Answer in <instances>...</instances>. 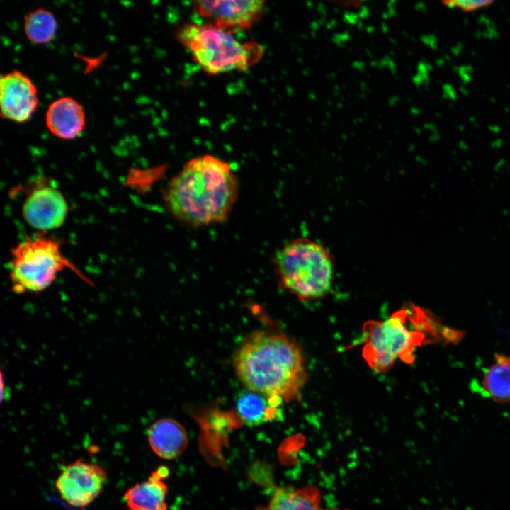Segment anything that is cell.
<instances>
[{
  "instance_id": "9c48e42d",
  "label": "cell",
  "mask_w": 510,
  "mask_h": 510,
  "mask_svg": "<svg viewBox=\"0 0 510 510\" xmlns=\"http://www.w3.org/2000/svg\"><path fill=\"white\" fill-rule=\"evenodd\" d=\"M193 4L198 16L208 24L225 30L249 28L265 8V1L260 0H203Z\"/></svg>"
},
{
  "instance_id": "2e32d148",
  "label": "cell",
  "mask_w": 510,
  "mask_h": 510,
  "mask_svg": "<svg viewBox=\"0 0 510 510\" xmlns=\"http://www.w3.org/2000/svg\"><path fill=\"white\" fill-rule=\"evenodd\" d=\"M482 388L494 402H510V356L495 353V363L484 372Z\"/></svg>"
},
{
  "instance_id": "ba28073f",
  "label": "cell",
  "mask_w": 510,
  "mask_h": 510,
  "mask_svg": "<svg viewBox=\"0 0 510 510\" xmlns=\"http://www.w3.org/2000/svg\"><path fill=\"white\" fill-rule=\"evenodd\" d=\"M38 103V89L27 74L18 69L1 74V118L15 123H25L35 113Z\"/></svg>"
},
{
  "instance_id": "52a82bcc",
  "label": "cell",
  "mask_w": 510,
  "mask_h": 510,
  "mask_svg": "<svg viewBox=\"0 0 510 510\" xmlns=\"http://www.w3.org/2000/svg\"><path fill=\"white\" fill-rule=\"evenodd\" d=\"M107 474L100 465L78 459L64 467L55 482L60 497L72 506L82 508L101 494Z\"/></svg>"
},
{
  "instance_id": "ffe728a7",
  "label": "cell",
  "mask_w": 510,
  "mask_h": 510,
  "mask_svg": "<svg viewBox=\"0 0 510 510\" xmlns=\"http://www.w3.org/2000/svg\"><path fill=\"white\" fill-rule=\"evenodd\" d=\"M443 510H448V509H443Z\"/></svg>"
},
{
  "instance_id": "3957f363",
  "label": "cell",
  "mask_w": 510,
  "mask_h": 510,
  "mask_svg": "<svg viewBox=\"0 0 510 510\" xmlns=\"http://www.w3.org/2000/svg\"><path fill=\"white\" fill-rule=\"evenodd\" d=\"M420 308L412 306L395 312L383 321H370L363 326V357L370 368L382 373L395 362L414 361V352L426 340L425 331H434L435 322L428 317L418 324L424 315Z\"/></svg>"
},
{
  "instance_id": "7c38bea8",
  "label": "cell",
  "mask_w": 510,
  "mask_h": 510,
  "mask_svg": "<svg viewBox=\"0 0 510 510\" xmlns=\"http://www.w3.org/2000/svg\"><path fill=\"white\" fill-rule=\"evenodd\" d=\"M147 438L154 453L166 460L180 456L188 444L185 428L169 418L161 419L152 424L147 431Z\"/></svg>"
},
{
  "instance_id": "e0dca14e",
  "label": "cell",
  "mask_w": 510,
  "mask_h": 510,
  "mask_svg": "<svg viewBox=\"0 0 510 510\" xmlns=\"http://www.w3.org/2000/svg\"><path fill=\"white\" fill-rule=\"evenodd\" d=\"M57 21L50 10L40 7L24 18L23 30L27 39L35 45H45L55 37Z\"/></svg>"
},
{
  "instance_id": "5bb4252c",
  "label": "cell",
  "mask_w": 510,
  "mask_h": 510,
  "mask_svg": "<svg viewBox=\"0 0 510 510\" xmlns=\"http://www.w3.org/2000/svg\"><path fill=\"white\" fill-rule=\"evenodd\" d=\"M281 399L248 390L237 400L239 417L248 426H259L281 419Z\"/></svg>"
},
{
  "instance_id": "7a4b0ae2",
  "label": "cell",
  "mask_w": 510,
  "mask_h": 510,
  "mask_svg": "<svg viewBox=\"0 0 510 510\" xmlns=\"http://www.w3.org/2000/svg\"><path fill=\"white\" fill-rule=\"evenodd\" d=\"M233 363L239 380L248 390L284 402L299 399L307 380L300 347L283 334L254 332L239 347Z\"/></svg>"
},
{
  "instance_id": "8fae6325",
  "label": "cell",
  "mask_w": 510,
  "mask_h": 510,
  "mask_svg": "<svg viewBox=\"0 0 510 510\" xmlns=\"http://www.w3.org/2000/svg\"><path fill=\"white\" fill-rule=\"evenodd\" d=\"M47 130L56 137L73 140L83 132L86 125V113L79 101L70 96H63L50 103L45 113Z\"/></svg>"
},
{
  "instance_id": "5b68a950",
  "label": "cell",
  "mask_w": 510,
  "mask_h": 510,
  "mask_svg": "<svg viewBox=\"0 0 510 510\" xmlns=\"http://www.w3.org/2000/svg\"><path fill=\"white\" fill-rule=\"evenodd\" d=\"M177 39L193 60L209 74L244 71L259 62L264 53L255 42L242 43L227 30L208 23H187Z\"/></svg>"
},
{
  "instance_id": "8992f818",
  "label": "cell",
  "mask_w": 510,
  "mask_h": 510,
  "mask_svg": "<svg viewBox=\"0 0 510 510\" xmlns=\"http://www.w3.org/2000/svg\"><path fill=\"white\" fill-rule=\"evenodd\" d=\"M9 268L12 289L18 294L43 291L66 268L84 278L62 254L60 243L47 237L28 239L18 244L11 250Z\"/></svg>"
},
{
  "instance_id": "4fadbf2b",
  "label": "cell",
  "mask_w": 510,
  "mask_h": 510,
  "mask_svg": "<svg viewBox=\"0 0 510 510\" xmlns=\"http://www.w3.org/2000/svg\"><path fill=\"white\" fill-rule=\"evenodd\" d=\"M169 475L164 466L154 471L147 480L131 487L125 499L132 510H167V486L162 481Z\"/></svg>"
},
{
  "instance_id": "6da1fadb",
  "label": "cell",
  "mask_w": 510,
  "mask_h": 510,
  "mask_svg": "<svg viewBox=\"0 0 510 510\" xmlns=\"http://www.w3.org/2000/svg\"><path fill=\"white\" fill-rule=\"evenodd\" d=\"M238 193L239 181L229 164L205 154L190 159L171 180L164 201L177 220L198 227L225 222Z\"/></svg>"
},
{
  "instance_id": "44dd1931",
  "label": "cell",
  "mask_w": 510,
  "mask_h": 510,
  "mask_svg": "<svg viewBox=\"0 0 510 510\" xmlns=\"http://www.w3.org/2000/svg\"><path fill=\"white\" fill-rule=\"evenodd\" d=\"M130 510H132V509H130Z\"/></svg>"
},
{
  "instance_id": "d6986e66",
  "label": "cell",
  "mask_w": 510,
  "mask_h": 510,
  "mask_svg": "<svg viewBox=\"0 0 510 510\" xmlns=\"http://www.w3.org/2000/svg\"><path fill=\"white\" fill-rule=\"evenodd\" d=\"M326 510H348V509H341L334 508V509H326Z\"/></svg>"
},
{
  "instance_id": "30bf717a",
  "label": "cell",
  "mask_w": 510,
  "mask_h": 510,
  "mask_svg": "<svg viewBox=\"0 0 510 510\" xmlns=\"http://www.w3.org/2000/svg\"><path fill=\"white\" fill-rule=\"evenodd\" d=\"M67 203L57 189L44 186L35 188L23 206V215L33 227L47 231L60 227L67 215Z\"/></svg>"
},
{
  "instance_id": "ac0fdd59",
  "label": "cell",
  "mask_w": 510,
  "mask_h": 510,
  "mask_svg": "<svg viewBox=\"0 0 510 510\" xmlns=\"http://www.w3.org/2000/svg\"><path fill=\"white\" fill-rule=\"evenodd\" d=\"M489 1H455L446 2L448 7L458 6L464 11H473L491 4Z\"/></svg>"
},
{
  "instance_id": "9a60e30c",
  "label": "cell",
  "mask_w": 510,
  "mask_h": 510,
  "mask_svg": "<svg viewBox=\"0 0 510 510\" xmlns=\"http://www.w3.org/2000/svg\"><path fill=\"white\" fill-rule=\"evenodd\" d=\"M266 510H321L320 492L312 485L300 489L278 487L272 494Z\"/></svg>"
},
{
  "instance_id": "277c9868",
  "label": "cell",
  "mask_w": 510,
  "mask_h": 510,
  "mask_svg": "<svg viewBox=\"0 0 510 510\" xmlns=\"http://www.w3.org/2000/svg\"><path fill=\"white\" fill-rule=\"evenodd\" d=\"M273 265L282 287L301 300L321 298L332 288L333 257L317 242L307 238L289 242L276 252Z\"/></svg>"
}]
</instances>
